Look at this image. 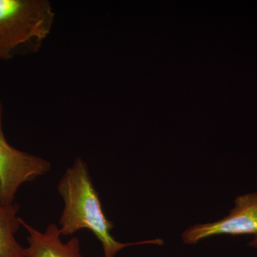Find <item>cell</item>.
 <instances>
[{
  "instance_id": "obj_6",
  "label": "cell",
  "mask_w": 257,
  "mask_h": 257,
  "mask_svg": "<svg viewBox=\"0 0 257 257\" xmlns=\"http://www.w3.org/2000/svg\"><path fill=\"white\" fill-rule=\"evenodd\" d=\"M18 204L0 202V257H26L24 247L16 239L21 222Z\"/></svg>"
},
{
  "instance_id": "obj_7",
  "label": "cell",
  "mask_w": 257,
  "mask_h": 257,
  "mask_svg": "<svg viewBox=\"0 0 257 257\" xmlns=\"http://www.w3.org/2000/svg\"><path fill=\"white\" fill-rule=\"evenodd\" d=\"M248 246L256 248L257 249V234L255 235L254 239H253L252 241H250L249 243H248Z\"/></svg>"
},
{
  "instance_id": "obj_2",
  "label": "cell",
  "mask_w": 257,
  "mask_h": 257,
  "mask_svg": "<svg viewBox=\"0 0 257 257\" xmlns=\"http://www.w3.org/2000/svg\"><path fill=\"white\" fill-rule=\"evenodd\" d=\"M55 16L48 0H0V60H11L21 46L40 50Z\"/></svg>"
},
{
  "instance_id": "obj_3",
  "label": "cell",
  "mask_w": 257,
  "mask_h": 257,
  "mask_svg": "<svg viewBox=\"0 0 257 257\" xmlns=\"http://www.w3.org/2000/svg\"><path fill=\"white\" fill-rule=\"evenodd\" d=\"M3 105L0 100V202L14 204L23 184L46 175L52 164L42 157L20 151L8 143L3 130Z\"/></svg>"
},
{
  "instance_id": "obj_1",
  "label": "cell",
  "mask_w": 257,
  "mask_h": 257,
  "mask_svg": "<svg viewBox=\"0 0 257 257\" xmlns=\"http://www.w3.org/2000/svg\"><path fill=\"white\" fill-rule=\"evenodd\" d=\"M57 191L64 203L59 220L62 236H71L83 229L90 230L100 241L104 257H115L122 248L134 245L163 244L161 239L121 243L113 237L111 230L114 223L104 214L87 162L81 157L67 167L57 184Z\"/></svg>"
},
{
  "instance_id": "obj_5",
  "label": "cell",
  "mask_w": 257,
  "mask_h": 257,
  "mask_svg": "<svg viewBox=\"0 0 257 257\" xmlns=\"http://www.w3.org/2000/svg\"><path fill=\"white\" fill-rule=\"evenodd\" d=\"M21 226L28 232V247L24 248L26 257H82L78 238L72 237L67 242L61 240L60 227L50 224L45 231H40L20 219Z\"/></svg>"
},
{
  "instance_id": "obj_4",
  "label": "cell",
  "mask_w": 257,
  "mask_h": 257,
  "mask_svg": "<svg viewBox=\"0 0 257 257\" xmlns=\"http://www.w3.org/2000/svg\"><path fill=\"white\" fill-rule=\"evenodd\" d=\"M235 207L221 220L196 224L184 231L182 240L196 244L216 235L257 234V191L236 197Z\"/></svg>"
}]
</instances>
